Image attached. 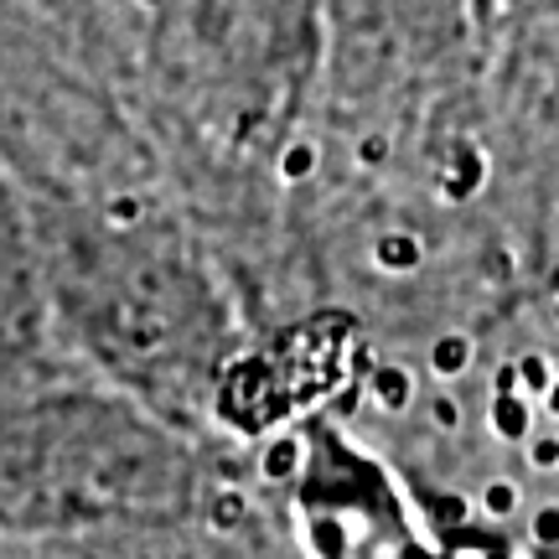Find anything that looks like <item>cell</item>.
Segmentation results:
<instances>
[{
	"label": "cell",
	"mask_w": 559,
	"mask_h": 559,
	"mask_svg": "<svg viewBox=\"0 0 559 559\" xmlns=\"http://www.w3.org/2000/svg\"><path fill=\"white\" fill-rule=\"evenodd\" d=\"M362 394L379 404L383 415H404L415 404V373L404 362H379L368 379H362Z\"/></svg>",
	"instance_id": "obj_1"
},
{
	"label": "cell",
	"mask_w": 559,
	"mask_h": 559,
	"mask_svg": "<svg viewBox=\"0 0 559 559\" xmlns=\"http://www.w3.org/2000/svg\"><path fill=\"white\" fill-rule=\"evenodd\" d=\"M487 425H492V436L508 440V445H519V440L534 436V409L523 394H492L487 404Z\"/></svg>",
	"instance_id": "obj_2"
},
{
	"label": "cell",
	"mask_w": 559,
	"mask_h": 559,
	"mask_svg": "<svg viewBox=\"0 0 559 559\" xmlns=\"http://www.w3.org/2000/svg\"><path fill=\"white\" fill-rule=\"evenodd\" d=\"M477 187H481L477 145H456V151H451V171L440 177V198H445V202H466Z\"/></svg>",
	"instance_id": "obj_3"
},
{
	"label": "cell",
	"mask_w": 559,
	"mask_h": 559,
	"mask_svg": "<svg viewBox=\"0 0 559 559\" xmlns=\"http://www.w3.org/2000/svg\"><path fill=\"white\" fill-rule=\"evenodd\" d=\"M419 260H425V243H419L415 234H383V239L373 243V264L389 270V275H415Z\"/></svg>",
	"instance_id": "obj_4"
},
{
	"label": "cell",
	"mask_w": 559,
	"mask_h": 559,
	"mask_svg": "<svg viewBox=\"0 0 559 559\" xmlns=\"http://www.w3.org/2000/svg\"><path fill=\"white\" fill-rule=\"evenodd\" d=\"M472 358H477L472 337H466V332H445V337H436V347H430V373H436V379H461V373L472 368Z\"/></svg>",
	"instance_id": "obj_5"
},
{
	"label": "cell",
	"mask_w": 559,
	"mask_h": 559,
	"mask_svg": "<svg viewBox=\"0 0 559 559\" xmlns=\"http://www.w3.org/2000/svg\"><path fill=\"white\" fill-rule=\"evenodd\" d=\"M300 456H306L300 436H280V440H270V445H264L260 466H264V477H270V481H290V477H300Z\"/></svg>",
	"instance_id": "obj_6"
},
{
	"label": "cell",
	"mask_w": 559,
	"mask_h": 559,
	"mask_svg": "<svg viewBox=\"0 0 559 559\" xmlns=\"http://www.w3.org/2000/svg\"><path fill=\"white\" fill-rule=\"evenodd\" d=\"M321 166V145H311V140H290L285 145V156H280V177L285 181H311Z\"/></svg>",
	"instance_id": "obj_7"
},
{
	"label": "cell",
	"mask_w": 559,
	"mask_h": 559,
	"mask_svg": "<svg viewBox=\"0 0 559 559\" xmlns=\"http://www.w3.org/2000/svg\"><path fill=\"white\" fill-rule=\"evenodd\" d=\"M513 373H519V389H523V400L528 394H549V383H555V368H549V358L544 353H523L519 362H513Z\"/></svg>",
	"instance_id": "obj_8"
},
{
	"label": "cell",
	"mask_w": 559,
	"mask_h": 559,
	"mask_svg": "<svg viewBox=\"0 0 559 559\" xmlns=\"http://www.w3.org/2000/svg\"><path fill=\"white\" fill-rule=\"evenodd\" d=\"M243 513H249V498H243L239 487H228V492H218L213 498V508H207V523L218 528V534H228V528H239Z\"/></svg>",
	"instance_id": "obj_9"
},
{
	"label": "cell",
	"mask_w": 559,
	"mask_h": 559,
	"mask_svg": "<svg viewBox=\"0 0 559 559\" xmlns=\"http://www.w3.org/2000/svg\"><path fill=\"white\" fill-rule=\"evenodd\" d=\"M481 508H487V519H513L519 513V481H487Z\"/></svg>",
	"instance_id": "obj_10"
},
{
	"label": "cell",
	"mask_w": 559,
	"mask_h": 559,
	"mask_svg": "<svg viewBox=\"0 0 559 559\" xmlns=\"http://www.w3.org/2000/svg\"><path fill=\"white\" fill-rule=\"evenodd\" d=\"M528 539L539 549H559V502H544L539 513L528 519Z\"/></svg>",
	"instance_id": "obj_11"
},
{
	"label": "cell",
	"mask_w": 559,
	"mask_h": 559,
	"mask_svg": "<svg viewBox=\"0 0 559 559\" xmlns=\"http://www.w3.org/2000/svg\"><path fill=\"white\" fill-rule=\"evenodd\" d=\"M528 466L555 472L559 466V436H528Z\"/></svg>",
	"instance_id": "obj_12"
},
{
	"label": "cell",
	"mask_w": 559,
	"mask_h": 559,
	"mask_svg": "<svg viewBox=\"0 0 559 559\" xmlns=\"http://www.w3.org/2000/svg\"><path fill=\"white\" fill-rule=\"evenodd\" d=\"M358 160H362V166H383V160H389V140H383V135H362L358 140Z\"/></svg>",
	"instance_id": "obj_13"
},
{
	"label": "cell",
	"mask_w": 559,
	"mask_h": 559,
	"mask_svg": "<svg viewBox=\"0 0 559 559\" xmlns=\"http://www.w3.org/2000/svg\"><path fill=\"white\" fill-rule=\"evenodd\" d=\"M492 394H519V373H513V362H502L498 379H492Z\"/></svg>",
	"instance_id": "obj_14"
},
{
	"label": "cell",
	"mask_w": 559,
	"mask_h": 559,
	"mask_svg": "<svg viewBox=\"0 0 559 559\" xmlns=\"http://www.w3.org/2000/svg\"><path fill=\"white\" fill-rule=\"evenodd\" d=\"M436 419H440V425H445V430H456V425H461V409H456V400H445V394H440V400H436Z\"/></svg>",
	"instance_id": "obj_15"
},
{
	"label": "cell",
	"mask_w": 559,
	"mask_h": 559,
	"mask_svg": "<svg viewBox=\"0 0 559 559\" xmlns=\"http://www.w3.org/2000/svg\"><path fill=\"white\" fill-rule=\"evenodd\" d=\"M358 404H362V383H353V389H342V394H337V404H332V409H337V415H353Z\"/></svg>",
	"instance_id": "obj_16"
},
{
	"label": "cell",
	"mask_w": 559,
	"mask_h": 559,
	"mask_svg": "<svg viewBox=\"0 0 559 559\" xmlns=\"http://www.w3.org/2000/svg\"><path fill=\"white\" fill-rule=\"evenodd\" d=\"M461 513H466V502L461 498H440V519L445 523H461Z\"/></svg>",
	"instance_id": "obj_17"
},
{
	"label": "cell",
	"mask_w": 559,
	"mask_h": 559,
	"mask_svg": "<svg viewBox=\"0 0 559 559\" xmlns=\"http://www.w3.org/2000/svg\"><path fill=\"white\" fill-rule=\"evenodd\" d=\"M353 368H358L362 379H368V373L379 368V362H373V347H358V353H353Z\"/></svg>",
	"instance_id": "obj_18"
},
{
	"label": "cell",
	"mask_w": 559,
	"mask_h": 559,
	"mask_svg": "<svg viewBox=\"0 0 559 559\" xmlns=\"http://www.w3.org/2000/svg\"><path fill=\"white\" fill-rule=\"evenodd\" d=\"M544 409L559 419V373H555V383H549V394H544Z\"/></svg>",
	"instance_id": "obj_19"
},
{
	"label": "cell",
	"mask_w": 559,
	"mask_h": 559,
	"mask_svg": "<svg viewBox=\"0 0 559 559\" xmlns=\"http://www.w3.org/2000/svg\"><path fill=\"white\" fill-rule=\"evenodd\" d=\"M555 317H559V270H555Z\"/></svg>",
	"instance_id": "obj_20"
}]
</instances>
